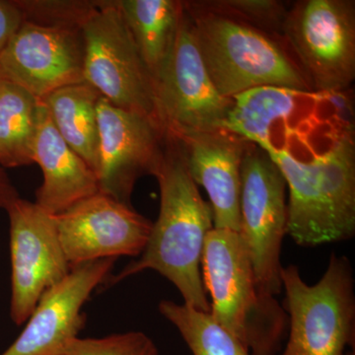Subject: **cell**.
I'll use <instances>...</instances> for the list:
<instances>
[{
  "label": "cell",
  "mask_w": 355,
  "mask_h": 355,
  "mask_svg": "<svg viewBox=\"0 0 355 355\" xmlns=\"http://www.w3.org/2000/svg\"><path fill=\"white\" fill-rule=\"evenodd\" d=\"M128 30L153 81L176 41L183 14L177 0H118Z\"/></svg>",
  "instance_id": "ac0fdd59"
},
{
  "label": "cell",
  "mask_w": 355,
  "mask_h": 355,
  "mask_svg": "<svg viewBox=\"0 0 355 355\" xmlns=\"http://www.w3.org/2000/svg\"><path fill=\"white\" fill-rule=\"evenodd\" d=\"M153 176L160 189V210L146 246L139 259L110 275L106 282L112 286L144 270H155L174 284L184 305L209 313L202 257L205 238L214 228L211 207L200 196L176 141L170 137Z\"/></svg>",
  "instance_id": "6da1fadb"
},
{
  "label": "cell",
  "mask_w": 355,
  "mask_h": 355,
  "mask_svg": "<svg viewBox=\"0 0 355 355\" xmlns=\"http://www.w3.org/2000/svg\"><path fill=\"white\" fill-rule=\"evenodd\" d=\"M282 35L313 91L340 93L354 83V0L296 2L287 10Z\"/></svg>",
  "instance_id": "8992f818"
},
{
  "label": "cell",
  "mask_w": 355,
  "mask_h": 355,
  "mask_svg": "<svg viewBox=\"0 0 355 355\" xmlns=\"http://www.w3.org/2000/svg\"><path fill=\"white\" fill-rule=\"evenodd\" d=\"M265 151L286 180L289 193L286 234L296 244L317 247L354 237V128L343 130L323 153L310 161L286 151Z\"/></svg>",
  "instance_id": "7a4b0ae2"
},
{
  "label": "cell",
  "mask_w": 355,
  "mask_h": 355,
  "mask_svg": "<svg viewBox=\"0 0 355 355\" xmlns=\"http://www.w3.org/2000/svg\"><path fill=\"white\" fill-rule=\"evenodd\" d=\"M159 311L176 327L191 355H251L210 313L171 300L161 301Z\"/></svg>",
  "instance_id": "44dd1931"
},
{
  "label": "cell",
  "mask_w": 355,
  "mask_h": 355,
  "mask_svg": "<svg viewBox=\"0 0 355 355\" xmlns=\"http://www.w3.org/2000/svg\"><path fill=\"white\" fill-rule=\"evenodd\" d=\"M84 81L118 108L157 121L155 87L118 0H103L83 26Z\"/></svg>",
  "instance_id": "52a82bcc"
},
{
  "label": "cell",
  "mask_w": 355,
  "mask_h": 355,
  "mask_svg": "<svg viewBox=\"0 0 355 355\" xmlns=\"http://www.w3.org/2000/svg\"><path fill=\"white\" fill-rule=\"evenodd\" d=\"M42 101L0 79V167L32 164Z\"/></svg>",
  "instance_id": "ffe728a7"
},
{
  "label": "cell",
  "mask_w": 355,
  "mask_h": 355,
  "mask_svg": "<svg viewBox=\"0 0 355 355\" xmlns=\"http://www.w3.org/2000/svg\"><path fill=\"white\" fill-rule=\"evenodd\" d=\"M282 282L288 331L279 355H343L347 347L354 349V279L347 257L331 254L314 286L294 265L282 268Z\"/></svg>",
  "instance_id": "5b68a950"
},
{
  "label": "cell",
  "mask_w": 355,
  "mask_h": 355,
  "mask_svg": "<svg viewBox=\"0 0 355 355\" xmlns=\"http://www.w3.org/2000/svg\"><path fill=\"white\" fill-rule=\"evenodd\" d=\"M200 55L219 94L228 99L263 86L313 91L295 60L272 35L184 1Z\"/></svg>",
  "instance_id": "277c9868"
},
{
  "label": "cell",
  "mask_w": 355,
  "mask_h": 355,
  "mask_svg": "<svg viewBox=\"0 0 355 355\" xmlns=\"http://www.w3.org/2000/svg\"><path fill=\"white\" fill-rule=\"evenodd\" d=\"M155 343L142 331L69 340L60 355H158Z\"/></svg>",
  "instance_id": "cb8c5ba5"
},
{
  "label": "cell",
  "mask_w": 355,
  "mask_h": 355,
  "mask_svg": "<svg viewBox=\"0 0 355 355\" xmlns=\"http://www.w3.org/2000/svg\"><path fill=\"white\" fill-rule=\"evenodd\" d=\"M116 259L72 266L62 282L48 289L15 342L0 355H60L83 330V308L92 292L109 279Z\"/></svg>",
  "instance_id": "5bb4252c"
},
{
  "label": "cell",
  "mask_w": 355,
  "mask_h": 355,
  "mask_svg": "<svg viewBox=\"0 0 355 355\" xmlns=\"http://www.w3.org/2000/svg\"><path fill=\"white\" fill-rule=\"evenodd\" d=\"M83 31L24 21L0 53V76L38 99L84 83Z\"/></svg>",
  "instance_id": "4fadbf2b"
},
{
  "label": "cell",
  "mask_w": 355,
  "mask_h": 355,
  "mask_svg": "<svg viewBox=\"0 0 355 355\" xmlns=\"http://www.w3.org/2000/svg\"><path fill=\"white\" fill-rule=\"evenodd\" d=\"M100 191L130 205L137 180L154 175L164 156L167 137L153 119L114 106L104 97L97 107Z\"/></svg>",
  "instance_id": "7c38bea8"
},
{
  "label": "cell",
  "mask_w": 355,
  "mask_h": 355,
  "mask_svg": "<svg viewBox=\"0 0 355 355\" xmlns=\"http://www.w3.org/2000/svg\"><path fill=\"white\" fill-rule=\"evenodd\" d=\"M11 256L10 317L25 324L42 295L69 275L55 216L36 202L17 198L6 209Z\"/></svg>",
  "instance_id": "30bf717a"
},
{
  "label": "cell",
  "mask_w": 355,
  "mask_h": 355,
  "mask_svg": "<svg viewBox=\"0 0 355 355\" xmlns=\"http://www.w3.org/2000/svg\"><path fill=\"white\" fill-rule=\"evenodd\" d=\"M101 97L84 81L58 89L42 100L62 139L95 174L99 153L97 107Z\"/></svg>",
  "instance_id": "d6986e66"
},
{
  "label": "cell",
  "mask_w": 355,
  "mask_h": 355,
  "mask_svg": "<svg viewBox=\"0 0 355 355\" xmlns=\"http://www.w3.org/2000/svg\"><path fill=\"white\" fill-rule=\"evenodd\" d=\"M17 198H19L17 189L14 186L6 170L0 167V209L6 210Z\"/></svg>",
  "instance_id": "484cf974"
},
{
  "label": "cell",
  "mask_w": 355,
  "mask_h": 355,
  "mask_svg": "<svg viewBox=\"0 0 355 355\" xmlns=\"http://www.w3.org/2000/svg\"><path fill=\"white\" fill-rule=\"evenodd\" d=\"M24 22V16L16 0H0V53Z\"/></svg>",
  "instance_id": "d4e9b609"
},
{
  "label": "cell",
  "mask_w": 355,
  "mask_h": 355,
  "mask_svg": "<svg viewBox=\"0 0 355 355\" xmlns=\"http://www.w3.org/2000/svg\"><path fill=\"white\" fill-rule=\"evenodd\" d=\"M154 87L159 123L170 139L222 128L232 108L233 99L219 94L210 78L184 6L176 41Z\"/></svg>",
  "instance_id": "ba28073f"
},
{
  "label": "cell",
  "mask_w": 355,
  "mask_h": 355,
  "mask_svg": "<svg viewBox=\"0 0 355 355\" xmlns=\"http://www.w3.org/2000/svg\"><path fill=\"white\" fill-rule=\"evenodd\" d=\"M202 279L210 315L251 355H277L288 331V316L254 275L241 234L214 228L205 238Z\"/></svg>",
  "instance_id": "3957f363"
},
{
  "label": "cell",
  "mask_w": 355,
  "mask_h": 355,
  "mask_svg": "<svg viewBox=\"0 0 355 355\" xmlns=\"http://www.w3.org/2000/svg\"><path fill=\"white\" fill-rule=\"evenodd\" d=\"M286 183L268 153L252 142L241 166L240 230L254 275L268 294L282 291V250L287 235Z\"/></svg>",
  "instance_id": "9c48e42d"
},
{
  "label": "cell",
  "mask_w": 355,
  "mask_h": 355,
  "mask_svg": "<svg viewBox=\"0 0 355 355\" xmlns=\"http://www.w3.org/2000/svg\"><path fill=\"white\" fill-rule=\"evenodd\" d=\"M33 162L40 166L44 178L35 202L53 216L100 191L97 175L62 139L43 101Z\"/></svg>",
  "instance_id": "2e32d148"
},
{
  "label": "cell",
  "mask_w": 355,
  "mask_h": 355,
  "mask_svg": "<svg viewBox=\"0 0 355 355\" xmlns=\"http://www.w3.org/2000/svg\"><path fill=\"white\" fill-rule=\"evenodd\" d=\"M0 79H1V76H0Z\"/></svg>",
  "instance_id": "83f0119b"
},
{
  "label": "cell",
  "mask_w": 355,
  "mask_h": 355,
  "mask_svg": "<svg viewBox=\"0 0 355 355\" xmlns=\"http://www.w3.org/2000/svg\"><path fill=\"white\" fill-rule=\"evenodd\" d=\"M24 21L36 24L83 30L100 1L89 0H16Z\"/></svg>",
  "instance_id": "603a6c76"
},
{
  "label": "cell",
  "mask_w": 355,
  "mask_h": 355,
  "mask_svg": "<svg viewBox=\"0 0 355 355\" xmlns=\"http://www.w3.org/2000/svg\"><path fill=\"white\" fill-rule=\"evenodd\" d=\"M343 355H355L354 349L352 350H352H349V352H345V354Z\"/></svg>",
  "instance_id": "4316f807"
},
{
  "label": "cell",
  "mask_w": 355,
  "mask_h": 355,
  "mask_svg": "<svg viewBox=\"0 0 355 355\" xmlns=\"http://www.w3.org/2000/svg\"><path fill=\"white\" fill-rule=\"evenodd\" d=\"M172 139L191 179L209 195L214 227L239 232L241 166L250 141L223 128Z\"/></svg>",
  "instance_id": "9a60e30c"
},
{
  "label": "cell",
  "mask_w": 355,
  "mask_h": 355,
  "mask_svg": "<svg viewBox=\"0 0 355 355\" xmlns=\"http://www.w3.org/2000/svg\"><path fill=\"white\" fill-rule=\"evenodd\" d=\"M58 236L69 265L103 259L139 257L153 222L101 191L55 216Z\"/></svg>",
  "instance_id": "8fae6325"
},
{
  "label": "cell",
  "mask_w": 355,
  "mask_h": 355,
  "mask_svg": "<svg viewBox=\"0 0 355 355\" xmlns=\"http://www.w3.org/2000/svg\"><path fill=\"white\" fill-rule=\"evenodd\" d=\"M329 93L263 86L233 98V106L222 128L260 146L272 149L277 135L295 132L291 123L296 114L316 112Z\"/></svg>",
  "instance_id": "e0dca14e"
},
{
  "label": "cell",
  "mask_w": 355,
  "mask_h": 355,
  "mask_svg": "<svg viewBox=\"0 0 355 355\" xmlns=\"http://www.w3.org/2000/svg\"><path fill=\"white\" fill-rule=\"evenodd\" d=\"M200 6L252 26L266 34H282L287 10L275 0H211Z\"/></svg>",
  "instance_id": "7402d4cb"
}]
</instances>
